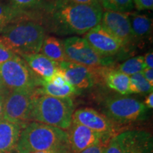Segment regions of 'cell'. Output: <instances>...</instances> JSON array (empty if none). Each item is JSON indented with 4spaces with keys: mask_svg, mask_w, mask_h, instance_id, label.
<instances>
[{
    "mask_svg": "<svg viewBox=\"0 0 153 153\" xmlns=\"http://www.w3.org/2000/svg\"><path fill=\"white\" fill-rule=\"evenodd\" d=\"M131 26L135 38H145L151 33L152 20L145 14L132 13L128 15Z\"/></svg>",
    "mask_w": 153,
    "mask_h": 153,
    "instance_id": "cell-20",
    "label": "cell"
},
{
    "mask_svg": "<svg viewBox=\"0 0 153 153\" xmlns=\"http://www.w3.org/2000/svg\"><path fill=\"white\" fill-rule=\"evenodd\" d=\"M99 2L106 11L120 13H128L134 8L133 0H99Z\"/></svg>",
    "mask_w": 153,
    "mask_h": 153,
    "instance_id": "cell-23",
    "label": "cell"
},
{
    "mask_svg": "<svg viewBox=\"0 0 153 153\" xmlns=\"http://www.w3.org/2000/svg\"><path fill=\"white\" fill-rule=\"evenodd\" d=\"M123 153H153L152 137L143 131H128L118 134Z\"/></svg>",
    "mask_w": 153,
    "mask_h": 153,
    "instance_id": "cell-14",
    "label": "cell"
},
{
    "mask_svg": "<svg viewBox=\"0 0 153 153\" xmlns=\"http://www.w3.org/2000/svg\"><path fill=\"white\" fill-rule=\"evenodd\" d=\"M72 121L111 137L116 131V124L114 122L104 114L91 108H81L76 110L72 115Z\"/></svg>",
    "mask_w": 153,
    "mask_h": 153,
    "instance_id": "cell-12",
    "label": "cell"
},
{
    "mask_svg": "<svg viewBox=\"0 0 153 153\" xmlns=\"http://www.w3.org/2000/svg\"><path fill=\"white\" fill-rule=\"evenodd\" d=\"M60 70L67 82L79 91L91 88L99 79L98 68L64 61L60 63Z\"/></svg>",
    "mask_w": 153,
    "mask_h": 153,
    "instance_id": "cell-10",
    "label": "cell"
},
{
    "mask_svg": "<svg viewBox=\"0 0 153 153\" xmlns=\"http://www.w3.org/2000/svg\"><path fill=\"white\" fill-rule=\"evenodd\" d=\"M67 2L79 4H99V0H63Z\"/></svg>",
    "mask_w": 153,
    "mask_h": 153,
    "instance_id": "cell-33",
    "label": "cell"
},
{
    "mask_svg": "<svg viewBox=\"0 0 153 153\" xmlns=\"http://www.w3.org/2000/svg\"><path fill=\"white\" fill-rule=\"evenodd\" d=\"M16 54L13 52L0 37V64L9 60L14 57Z\"/></svg>",
    "mask_w": 153,
    "mask_h": 153,
    "instance_id": "cell-27",
    "label": "cell"
},
{
    "mask_svg": "<svg viewBox=\"0 0 153 153\" xmlns=\"http://www.w3.org/2000/svg\"><path fill=\"white\" fill-rule=\"evenodd\" d=\"M7 93H1L0 94V120L3 118L4 115V101L6 96H7Z\"/></svg>",
    "mask_w": 153,
    "mask_h": 153,
    "instance_id": "cell-35",
    "label": "cell"
},
{
    "mask_svg": "<svg viewBox=\"0 0 153 153\" xmlns=\"http://www.w3.org/2000/svg\"><path fill=\"white\" fill-rule=\"evenodd\" d=\"M99 79H102L110 89L122 95L130 94V76L120 72L117 69L108 67H99Z\"/></svg>",
    "mask_w": 153,
    "mask_h": 153,
    "instance_id": "cell-16",
    "label": "cell"
},
{
    "mask_svg": "<svg viewBox=\"0 0 153 153\" xmlns=\"http://www.w3.org/2000/svg\"><path fill=\"white\" fill-rule=\"evenodd\" d=\"M39 53L56 62L67 61L62 41L53 36H45Z\"/></svg>",
    "mask_w": 153,
    "mask_h": 153,
    "instance_id": "cell-18",
    "label": "cell"
},
{
    "mask_svg": "<svg viewBox=\"0 0 153 153\" xmlns=\"http://www.w3.org/2000/svg\"><path fill=\"white\" fill-rule=\"evenodd\" d=\"M22 57L32 72L39 79L48 81L60 70V63L51 60L41 53L22 55Z\"/></svg>",
    "mask_w": 153,
    "mask_h": 153,
    "instance_id": "cell-15",
    "label": "cell"
},
{
    "mask_svg": "<svg viewBox=\"0 0 153 153\" xmlns=\"http://www.w3.org/2000/svg\"><path fill=\"white\" fill-rule=\"evenodd\" d=\"M153 86L145 79L142 72L130 76V91L131 94H150Z\"/></svg>",
    "mask_w": 153,
    "mask_h": 153,
    "instance_id": "cell-22",
    "label": "cell"
},
{
    "mask_svg": "<svg viewBox=\"0 0 153 153\" xmlns=\"http://www.w3.org/2000/svg\"><path fill=\"white\" fill-rule=\"evenodd\" d=\"M100 24L121 43L123 48L133 42L134 34L126 14L116 11L103 12Z\"/></svg>",
    "mask_w": 153,
    "mask_h": 153,
    "instance_id": "cell-11",
    "label": "cell"
},
{
    "mask_svg": "<svg viewBox=\"0 0 153 153\" xmlns=\"http://www.w3.org/2000/svg\"><path fill=\"white\" fill-rule=\"evenodd\" d=\"M38 92L44 94L51 96V97L65 98V97H71L72 96L78 94L80 91L73 86L70 84L63 86V87H57L49 81L41 79L40 87L36 89Z\"/></svg>",
    "mask_w": 153,
    "mask_h": 153,
    "instance_id": "cell-19",
    "label": "cell"
},
{
    "mask_svg": "<svg viewBox=\"0 0 153 153\" xmlns=\"http://www.w3.org/2000/svg\"><path fill=\"white\" fill-rule=\"evenodd\" d=\"M74 104L70 97L59 98L40 93L34 94L30 122H38L68 130L72 123Z\"/></svg>",
    "mask_w": 153,
    "mask_h": 153,
    "instance_id": "cell-3",
    "label": "cell"
},
{
    "mask_svg": "<svg viewBox=\"0 0 153 153\" xmlns=\"http://www.w3.org/2000/svg\"><path fill=\"white\" fill-rule=\"evenodd\" d=\"M22 127L4 118L0 120V153H17Z\"/></svg>",
    "mask_w": 153,
    "mask_h": 153,
    "instance_id": "cell-17",
    "label": "cell"
},
{
    "mask_svg": "<svg viewBox=\"0 0 153 153\" xmlns=\"http://www.w3.org/2000/svg\"><path fill=\"white\" fill-rule=\"evenodd\" d=\"M48 81L51 82L54 85L57 86V87H63V86L69 84L67 82L65 77L63 75L62 72L60 71V70H59Z\"/></svg>",
    "mask_w": 153,
    "mask_h": 153,
    "instance_id": "cell-28",
    "label": "cell"
},
{
    "mask_svg": "<svg viewBox=\"0 0 153 153\" xmlns=\"http://www.w3.org/2000/svg\"><path fill=\"white\" fill-rule=\"evenodd\" d=\"M142 73L145 78V79L148 81L151 85L153 86V70L150 68H145Z\"/></svg>",
    "mask_w": 153,
    "mask_h": 153,
    "instance_id": "cell-32",
    "label": "cell"
},
{
    "mask_svg": "<svg viewBox=\"0 0 153 153\" xmlns=\"http://www.w3.org/2000/svg\"><path fill=\"white\" fill-rule=\"evenodd\" d=\"M143 57H144L145 64V65H146V68L152 69L153 68V53H152V51H150V52L146 53L145 56H143Z\"/></svg>",
    "mask_w": 153,
    "mask_h": 153,
    "instance_id": "cell-31",
    "label": "cell"
},
{
    "mask_svg": "<svg viewBox=\"0 0 153 153\" xmlns=\"http://www.w3.org/2000/svg\"><path fill=\"white\" fill-rule=\"evenodd\" d=\"M33 153H72L70 148H58L54 149V150H46V151H41V152H36Z\"/></svg>",
    "mask_w": 153,
    "mask_h": 153,
    "instance_id": "cell-34",
    "label": "cell"
},
{
    "mask_svg": "<svg viewBox=\"0 0 153 153\" xmlns=\"http://www.w3.org/2000/svg\"><path fill=\"white\" fill-rule=\"evenodd\" d=\"M42 0H9V5L13 8L23 11H28L38 7Z\"/></svg>",
    "mask_w": 153,
    "mask_h": 153,
    "instance_id": "cell-25",
    "label": "cell"
},
{
    "mask_svg": "<svg viewBox=\"0 0 153 153\" xmlns=\"http://www.w3.org/2000/svg\"><path fill=\"white\" fill-rule=\"evenodd\" d=\"M35 90L9 91L6 96L4 119L25 127L30 123V115Z\"/></svg>",
    "mask_w": 153,
    "mask_h": 153,
    "instance_id": "cell-7",
    "label": "cell"
},
{
    "mask_svg": "<svg viewBox=\"0 0 153 153\" xmlns=\"http://www.w3.org/2000/svg\"><path fill=\"white\" fill-rule=\"evenodd\" d=\"M84 38L94 51L101 57L114 56L123 48L121 43L101 24L86 33Z\"/></svg>",
    "mask_w": 153,
    "mask_h": 153,
    "instance_id": "cell-9",
    "label": "cell"
},
{
    "mask_svg": "<svg viewBox=\"0 0 153 153\" xmlns=\"http://www.w3.org/2000/svg\"><path fill=\"white\" fill-rule=\"evenodd\" d=\"M104 153H123V148L117 135H115L110 139L105 148Z\"/></svg>",
    "mask_w": 153,
    "mask_h": 153,
    "instance_id": "cell-26",
    "label": "cell"
},
{
    "mask_svg": "<svg viewBox=\"0 0 153 153\" xmlns=\"http://www.w3.org/2000/svg\"><path fill=\"white\" fill-rule=\"evenodd\" d=\"M0 37L15 54L20 56L39 53L45 32L41 24L28 17L6 26Z\"/></svg>",
    "mask_w": 153,
    "mask_h": 153,
    "instance_id": "cell-4",
    "label": "cell"
},
{
    "mask_svg": "<svg viewBox=\"0 0 153 153\" xmlns=\"http://www.w3.org/2000/svg\"><path fill=\"white\" fill-rule=\"evenodd\" d=\"M65 148H70L68 132L32 121L21 131L16 151L17 153H33Z\"/></svg>",
    "mask_w": 153,
    "mask_h": 153,
    "instance_id": "cell-2",
    "label": "cell"
},
{
    "mask_svg": "<svg viewBox=\"0 0 153 153\" xmlns=\"http://www.w3.org/2000/svg\"><path fill=\"white\" fill-rule=\"evenodd\" d=\"M134 6H135L137 10H147L152 9L153 0H133Z\"/></svg>",
    "mask_w": 153,
    "mask_h": 153,
    "instance_id": "cell-29",
    "label": "cell"
},
{
    "mask_svg": "<svg viewBox=\"0 0 153 153\" xmlns=\"http://www.w3.org/2000/svg\"><path fill=\"white\" fill-rule=\"evenodd\" d=\"M146 68L143 56H137L128 59L120 64L117 70L120 72L131 76L138 72L143 71Z\"/></svg>",
    "mask_w": 153,
    "mask_h": 153,
    "instance_id": "cell-24",
    "label": "cell"
},
{
    "mask_svg": "<svg viewBox=\"0 0 153 153\" xmlns=\"http://www.w3.org/2000/svg\"><path fill=\"white\" fill-rule=\"evenodd\" d=\"M47 22L51 30L62 35H82L101 23L100 4H79L56 0L47 9Z\"/></svg>",
    "mask_w": 153,
    "mask_h": 153,
    "instance_id": "cell-1",
    "label": "cell"
},
{
    "mask_svg": "<svg viewBox=\"0 0 153 153\" xmlns=\"http://www.w3.org/2000/svg\"><path fill=\"white\" fill-rule=\"evenodd\" d=\"M147 108H153V94L152 92L150 93L148 97L145 99V102L143 103Z\"/></svg>",
    "mask_w": 153,
    "mask_h": 153,
    "instance_id": "cell-36",
    "label": "cell"
},
{
    "mask_svg": "<svg viewBox=\"0 0 153 153\" xmlns=\"http://www.w3.org/2000/svg\"><path fill=\"white\" fill-rule=\"evenodd\" d=\"M9 90L7 89V87H5V85H4L2 79H1V76H0V94L1 93H7L9 92Z\"/></svg>",
    "mask_w": 153,
    "mask_h": 153,
    "instance_id": "cell-37",
    "label": "cell"
},
{
    "mask_svg": "<svg viewBox=\"0 0 153 153\" xmlns=\"http://www.w3.org/2000/svg\"><path fill=\"white\" fill-rule=\"evenodd\" d=\"M30 15L28 11L17 10L9 4H5L0 1V33L9 24L28 18Z\"/></svg>",
    "mask_w": 153,
    "mask_h": 153,
    "instance_id": "cell-21",
    "label": "cell"
},
{
    "mask_svg": "<svg viewBox=\"0 0 153 153\" xmlns=\"http://www.w3.org/2000/svg\"><path fill=\"white\" fill-rule=\"evenodd\" d=\"M148 108L137 99L128 97H113L104 104V114L114 123L126 124L145 118Z\"/></svg>",
    "mask_w": 153,
    "mask_h": 153,
    "instance_id": "cell-6",
    "label": "cell"
},
{
    "mask_svg": "<svg viewBox=\"0 0 153 153\" xmlns=\"http://www.w3.org/2000/svg\"><path fill=\"white\" fill-rule=\"evenodd\" d=\"M0 76L9 91L35 90L41 82V79L18 55L0 64Z\"/></svg>",
    "mask_w": 153,
    "mask_h": 153,
    "instance_id": "cell-5",
    "label": "cell"
},
{
    "mask_svg": "<svg viewBox=\"0 0 153 153\" xmlns=\"http://www.w3.org/2000/svg\"><path fill=\"white\" fill-rule=\"evenodd\" d=\"M68 130L69 145L72 153L82 152L99 143L106 142L110 137L72 121Z\"/></svg>",
    "mask_w": 153,
    "mask_h": 153,
    "instance_id": "cell-13",
    "label": "cell"
},
{
    "mask_svg": "<svg viewBox=\"0 0 153 153\" xmlns=\"http://www.w3.org/2000/svg\"><path fill=\"white\" fill-rule=\"evenodd\" d=\"M67 61L90 68L107 67L109 57H101L92 49L84 38L73 36L62 41Z\"/></svg>",
    "mask_w": 153,
    "mask_h": 153,
    "instance_id": "cell-8",
    "label": "cell"
},
{
    "mask_svg": "<svg viewBox=\"0 0 153 153\" xmlns=\"http://www.w3.org/2000/svg\"><path fill=\"white\" fill-rule=\"evenodd\" d=\"M106 142H101L98 144L91 146L90 148L86 149L80 153H104L105 148L106 145H105Z\"/></svg>",
    "mask_w": 153,
    "mask_h": 153,
    "instance_id": "cell-30",
    "label": "cell"
}]
</instances>
